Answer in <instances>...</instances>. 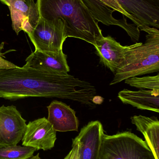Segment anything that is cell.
Listing matches in <instances>:
<instances>
[{
	"label": "cell",
	"instance_id": "cell-1",
	"mask_svg": "<svg viewBox=\"0 0 159 159\" xmlns=\"http://www.w3.org/2000/svg\"><path fill=\"white\" fill-rule=\"evenodd\" d=\"M94 86L70 75L53 74L26 67L0 70V98L37 97L69 99L95 108Z\"/></svg>",
	"mask_w": 159,
	"mask_h": 159
},
{
	"label": "cell",
	"instance_id": "cell-2",
	"mask_svg": "<svg viewBox=\"0 0 159 159\" xmlns=\"http://www.w3.org/2000/svg\"><path fill=\"white\" fill-rule=\"evenodd\" d=\"M39 17L46 20L64 21L68 37L95 46L103 37L102 30L83 0H36Z\"/></svg>",
	"mask_w": 159,
	"mask_h": 159
},
{
	"label": "cell",
	"instance_id": "cell-3",
	"mask_svg": "<svg viewBox=\"0 0 159 159\" xmlns=\"http://www.w3.org/2000/svg\"><path fill=\"white\" fill-rule=\"evenodd\" d=\"M146 33L145 43H140L127 52L110 85H115L133 76L159 72V30L150 28Z\"/></svg>",
	"mask_w": 159,
	"mask_h": 159
},
{
	"label": "cell",
	"instance_id": "cell-4",
	"mask_svg": "<svg viewBox=\"0 0 159 159\" xmlns=\"http://www.w3.org/2000/svg\"><path fill=\"white\" fill-rule=\"evenodd\" d=\"M98 159H156L142 138L129 131L103 134Z\"/></svg>",
	"mask_w": 159,
	"mask_h": 159
},
{
	"label": "cell",
	"instance_id": "cell-5",
	"mask_svg": "<svg viewBox=\"0 0 159 159\" xmlns=\"http://www.w3.org/2000/svg\"><path fill=\"white\" fill-rule=\"evenodd\" d=\"M64 21L60 19L46 20L39 17L36 26L28 34L35 50L58 52L63 50L67 38Z\"/></svg>",
	"mask_w": 159,
	"mask_h": 159
},
{
	"label": "cell",
	"instance_id": "cell-6",
	"mask_svg": "<svg viewBox=\"0 0 159 159\" xmlns=\"http://www.w3.org/2000/svg\"><path fill=\"white\" fill-rule=\"evenodd\" d=\"M26 120L14 106L0 107V148L17 144L27 129Z\"/></svg>",
	"mask_w": 159,
	"mask_h": 159
},
{
	"label": "cell",
	"instance_id": "cell-7",
	"mask_svg": "<svg viewBox=\"0 0 159 159\" xmlns=\"http://www.w3.org/2000/svg\"><path fill=\"white\" fill-rule=\"evenodd\" d=\"M10 10L12 27L17 34L23 31L29 34L39 19L36 3L34 0H4Z\"/></svg>",
	"mask_w": 159,
	"mask_h": 159
},
{
	"label": "cell",
	"instance_id": "cell-8",
	"mask_svg": "<svg viewBox=\"0 0 159 159\" xmlns=\"http://www.w3.org/2000/svg\"><path fill=\"white\" fill-rule=\"evenodd\" d=\"M57 140L56 131L45 117L30 121L27 124L22 140V145L36 150H50Z\"/></svg>",
	"mask_w": 159,
	"mask_h": 159
},
{
	"label": "cell",
	"instance_id": "cell-9",
	"mask_svg": "<svg viewBox=\"0 0 159 159\" xmlns=\"http://www.w3.org/2000/svg\"><path fill=\"white\" fill-rule=\"evenodd\" d=\"M67 56L63 50L58 52L35 50L26 58L23 66L53 74H68L70 69L67 61Z\"/></svg>",
	"mask_w": 159,
	"mask_h": 159
},
{
	"label": "cell",
	"instance_id": "cell-10",
	"mask_svg": "<svg viewBox=\"0 0 159 159\" xmlns=\"http://www.w3.org/2000/svg\"><path fill=\"white\" fill-rule=\"evenodd\" d=\"M127 13L136 19L147 32L159 28V0H117Z\"/></svg>",
	"mask_w": 159,
	"mask_h": 159
},
{
	"label": "cell",
	"instance_id": "cell-11",
	"mask_svg": "<svg viewBox=\"0 0 159 159\" xmlns=\"http://www.w3.org/2000/svg\"><path fill=\"white\" fill-rule=\"evenodd\" d=\"M141 43L122 46L112 36L103 37L94 46L100 62L115 74L125 59L127 52Z\"/></svg>",
	"mask_w": 159,
	"mask_h": 159
},
{
	"label": "cell",
	"instance_id": "cell-12",
	"mask_svg": "<svg viewBox=\"0 0 159 159\" xmlns=\"http://www.w3.org/2000/svg\"><path fill=\"white\" fill-rule=\"evenodd\" d=\"M102 124L91 121L84 126L76 137L79 143V159H98L103 134Z\"/></svg>",
	"mask_w": 159,
	"mask_h": 159
},
{
	"label": "cell",
	"instance_id": "cell-13",
	"mask_svg": "<svg viewBox=\"0 0 159 159\" xmlns=\"http://www.w3.org/2000/svg\"><path fill=\"white\" fill-rule=\"evenodd\" d=\"M83 1L95 20L102 22L106 26H119L126 31L133 41L137 42L139 41L141 31L135 24L128 23L125 18L116 19L113 16L115 10L97 0Z\"/></svg>",
	"mask_w": 159,
	"mask_h": 159
},
{
	"label": "cell",
	"instance_id": "cell-14",
	"mask_svg": "<svg viewBox=\"0 0 159 159\" xmlns=\"http://www.w3.org/2000/svg\"><path fill=\"white\" fill-rule=\"evenodd\" d=\"M47 119L56 132L78 131L79 121L76 112L69 106L54 100L47 107Z\"/></svg>",
	"mask_w": 159,
	"mask_h": 159
},
{
	"label": "cell",
	"instance_id": "cell-15",
	"mask_svg": "<svg viewBox=\"0 0 159 159\" xmlns=\"http://www.w3.org/2000/svg\"><path fill=\"white\" fill-rule=\"evenodd\" d=\"M125 104H129L139 109L159 113V90L143 89L132 91L124 89L118 95Z\"/></svg>",
	"mask_w": 159,
	"mask_h": 159
},
{
	"label": "cell",
	"instance_id": "cell-16",
	"mask_svg": "<svg viewBox=\"0 0 159 159\" xmlns=\"http://www.w3.org/2000/svg\"><path fill=\"white\" fill-rule=\"evenodd\" d=\"M131 122L145 138L156 159H159V121L156 117L139 115L131 117Z\"/></svg>",
	"mask_w": 159,
	"mask_h": 159
},
{
	"label": "cell",
	"instance_id": "cell-17",
	"mask_svg": "<svg viewBox=\"0 0 159 159\" xmlns=\"http://www.w3.org/2000/svg\"><path fill=\"white\" fill-rule=\"evenodd\" d=\"M36 151L35 148L17 145L0 148V159H29Z\"/></svg>",
	"mask_w": 159,
	"mask_h": 159
},
{
	"label": "cell",
	"instance_id": "cell-18",
	"mask_svg": "<svg viewBox=\"0 0 159 159\" xmlns=\"http://www.w3.org/2000/svg\"><path fill=\"white\" fill-rule=\"evenodd\" d=\"M125 83L137 89L159 90V75L144 77L133 76L125 80Z\"/></svg>",
	"mask_w": 159,
	"mask_h": 159
},
{
	"label": "cell",
	"instance_id": "cell-19",
	"mask_svg": "<svg viewBox=\"0 0 159 159\" xmlns=\"http://www.w3.org/2000/svg\"><path fill=\"white\" fill-rule=\"evenodd\" d=\"M97 1L104 4L106 6L114 9L115 11H117L121 13L123 16H126L127 17L130 19L133 22V23L139 28L140 31H143V27L140 22L133 16L124 10L117 0H97Z\"/></svg>",
	"mask_w": 159,
	"mask_h": 159
},
{
	"label": "cell",
	"instance_id": "cell-20",
	"mask_svg": "<svg viewBox=\"0 0 159 159\" xmlns=\"http://www.w3.org/2000/svg\"><path fill=\"white\" fill-rule=\"evenodd\" d=\"M4 43H0V70L17 68V66L5 59L4 53L2 52L4 48Z\"/></svg>",
	"mask_w": 159,
	"mask_h": 159
},
{
	"label": "cell",
	"instance_id": "cell-21",
	"mask_svg": "<svg viewBox=\"0 0 159 159\" xmlns=\"http://www.w3.org/2000/svg\"><path fill=\"white\" fill-rule=\"evenodd\" d=\"M64 159H79V143L76 138L73 139L72 150Z\"/></svg>",
	"mask_w": 159,
	"mask_h": 159
},
{
	"label": "cell",
	"instance_id": "cell-22",
	"mask_svg": "<svg viewBox=\"0 0 159 159\" xmlns=\"http://www.w3.org/2000/svg\"><path fill=\"white\" fill-rule=\"evenodd\" d=\"M103 101L104 98L103 97L100 96H97V95L94 96L93 99H92V102L95 105L101 104L103 102Z\"/></svg>",
	"mask_w": 159,
	"mask_h": 159
},
{
	"label": "cell",
	"instance_id": "cell-23",
	"mask_svg": "<svg viewBox=\"0 0 159 159\" xmlns=\"http://www.w3.org/2000/svg\"><path fill=\"white\" fill-rule=\"evenodd\" d=\"M42 159L40 158V157H39V153H38L37 155H35V156H33L31 157L30 158V159Z\"/></svg>",
	"mask_w": 159,
	"mask_h": 159
},
{
	"label": "cell",
	"instance_id": "cell-24",
	"mask_svg": "<svg viewBox=\"0 0 159 159\" xmlns=\"http://www.w3.org/2000/svg\"><path fill=\"white\" fill-rule=\"evenodd\" d=\"M0 1H1L3 4L4 3V0H0Z\"/></svg>",
	"mask_w": 159,
	"mask_h": 159
}]
</instances>
